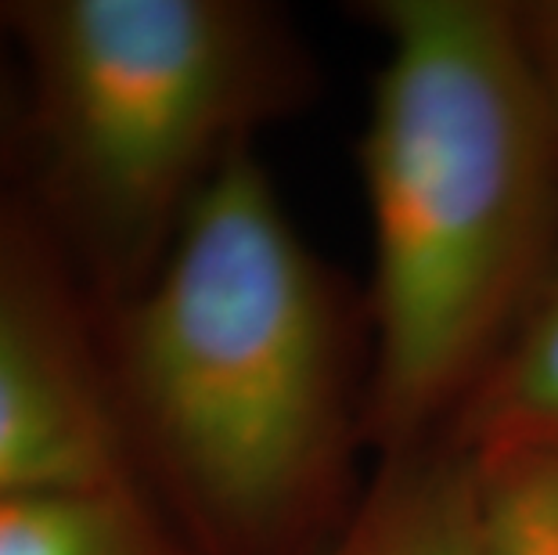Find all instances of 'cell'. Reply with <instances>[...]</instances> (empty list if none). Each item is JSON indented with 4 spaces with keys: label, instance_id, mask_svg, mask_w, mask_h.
Returning a JSON list of instances; mask_svg holds the SVG:
<instances>
[{
    "label": "cell",
    "instance_id": "7a4b0ae2",
    "mask_svg": "<svg viewBox=\"0 0 558 555\" xmlns=\"http://www.w3.org/2000/svg\"><path fill=\"white\" fill-rule=\"evenodd\" d=\"M357 167L372 231L367 436L444 441L558 260V130L515 0H372Z\"/></svg>",
    "mask_w": 558,
    "mask_h": 555
},
{
    "label": "cell",
    "instance_id": "277c9868",
    "mask_svg": "<svg viewBox=\"0 0 558 555\" xmlns=\"http://www.w3.org/2000/svg\"><path fill=\"white\" fill-rule=\"evenodd\" d=\"M134 480L112 383L73 314L0 220V498Z\"/></svg>",
    "mask_w": 558,
    "mask_h": 555
},
{
    "label": "cell",
    "instance_id": "5b68a950",
    "mask_svg": "<svg viewBox=\"0 0 558 555\" xmlns=\"http://www.w3.org/2000/svg\"><path fill=\"white\" fill-rule=\"evenodd\" d=\"M320 555H486L476 455L444 436L378 458L357 509Z\"/></svg>",
    "mask_w": 558,
    "mask_h": 555
},
{
    "label": "cell",
    "instance_id": "8992f818",
    "mask_svg": "<svg viewBox=\"0 0 558 555\" xmlns=\"http://www.w3.org/2000/svg\"><path fill=\"white\" fill-rule=\"evenodd\" d=\"M447 436L476 458L558 451V260Z\"/></svg>",
    "mask_w": 558,
    "mask_h": 555
},
{
    "label": "cell",
    "instance_id": "9c48e42d",
    "mask_svg": "<svg viewBox=\"0 0 558 555\" xmlns=\"http://www.w3.org/2000/svg\"><path fill=\"white\" fill-rule=\"evenodd\" d=\"M515 22L558 130V0H515Z\"/></svg>",
    "mask_w": 558,
    "mask_h": 555
},
{
    "label": "cell",
    "instance_id": "6da1fadb",
    "mask_svg": "<svg viewBox=\"0 0 558 555\" xmlns=\"http://www.w3.org/2000/svg\"><path fill=\"white\" fill-rule=\"evenodd\" d=\"M109 383L195 555H320L357 509L367 361L256 148L123 300Z\"/></svg>",
    "mask_w": 558,
    "mask_h": 555
},
{
    "label": "cell",
    "instance_id": "ba28073f",
    "mask_svg": "<svg viewBox=\"0 0 558 555\" xmlns=\"http://www.w3.org/2000/svg\"><path fill=\"white\" fill-rule=\"evenodd\" d=\"M476 462L486 555H558V451Z\"/></svg>",
    "mask_w": 558,
    "mask_h": 555
},
{
    "label": "cell",
    "instance_id": "3957f363",
    "mask_svg": "<svg viewBox=\"0 0 558 555\" xmlns=\"http://www.w3.org/2000/svg\"><path fill=\"white\" fill-rule=\"evenodd\" d=\"M0 19L29 65L47 195L123 297L311 84L289 19L256 0H19Z\"/></svg>",
    "mask_w": 558,
    "mask_h": 555
},
{
    "label": "cell",
    "instance_id": "52a82bcc",
    "mask_svg": "<svg viewBox=\"0 0 558 555\" xmlns=\"http://www.w3.org/2000/svg\"><path fill=\"white\" fill-rule=\"evenodd\" d=\"M0 555H195L137 483L0 498Z\"/></svg>",
    "mask_w": 558,
    "mask_h": 555
}]
</instances>
